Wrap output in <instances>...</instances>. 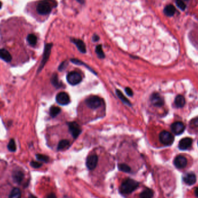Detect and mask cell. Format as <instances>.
<instances>
[{
    "mask_svg": "<svg viewBox=\"0 0 198 198\" xmlns=\"http://www.w3.org/2000/svg\"><path fill=\"white\" fill-rule=\"evenodd\" d=\"M153 195V190L150 189H146L143 191L140 195V198H152Z\"/></svg>",
    "mask_w": 198,
    "mask_h": 198,
    "instance_id": "cell-21",
    "label": "cell"
},
{
    "mask_svg": "<svg viewBox=\"0 0 198 198\" xmlns=\"http://www.w3.org/2000/svg\"><path fill=\"white\" fill-rule=\"evenodd\" d=\"M70 145V142L67 140H62L60 142H59L58 146H57V149L58 150H61L64 148L68 147Z\"/></svg>",
    "mask_w": 198,
    "mask_h": 198,
    "instance_id": "cell-24",
    "label": "cell"
},
{
    "mask_svg": "<svg viewBox=\"0 0 198 198\" xmlns=\"http://www.w3.org/2000/svg\"><path fill=\"white\" fill-rule=\"evenodd\" d=\"M76 1L81 4H83L85 3V0H76Z\"/></svg>",
    "mask_w": 198,
    "mask_h": 198,
    "instance_id": "cell-40",
    "label": "cell"
},
{
    "mask_svg": "<svg viewBox=\"0 0 198 198\" xmlns=\"http://www.w3.org/2000/svg\"><path fill=\"white\" fill-rule=\"evenodd\" d=\"M125 92L126 93L127 95L129 96H132L133 95V91L130 87H126L125 88Z\"/></svg>",
    "mask_w": 198,
    "mask_h": 198,
    "instance_id": "cell-34",
    "label": "cell"
},
{
    "mask_svg": "<svg viewBox=\"0 0 198 198\" xmlns=\"http://www.w3.org/2000/svg\"><path fill=\"white\" fill-rule=\"evenodd\" d=\"M56 102L60 105H67L70 102V98L69 95L66 92H60L57 95L56 97Z\"/></svg>",
    "mask_w": 198,
    "mask_h": 198,
    "instance_id": "cell-8",
    "label": "cell"
},
{
    "mask_svg": "<svg viewBox=\"0 0 198 198\" xmlns=\"http://www.w3.org/2000/svg\"><path fill=\"white\" fill-rule=\"evenodd\" d=\"M27 40L28 42L29 43V44L32 46L35 45L37 42V37L34 34H30L27 36Z\"/></svg>",
    "mask_w": 198,
    "mask_h": 198,
    "instance_id": "cell-25",
    "label": "cell"
},
{
    "mask_svg": "<svg viewBox=\"0 0 198 198\" xmlns=\"http://www.w3.org/2000/svg\"><path fill=\"white\" fill-rule=\"evenodd\" d=\"M1 6H2V2L0 1V8H1Z\"/></svg>",
    "mask_w": 198,
    "mask_h": 198,
    "instance_id": "cell-42",
    "label": "cell"
},
{
    "mask_svg": "<svg viewBox=\"0 0 198 198\" xmlns=\"http://www.w3.org/2000/svg\"><path fill=\"white\" fill-rule=\"evenodd\" d=\"M99 39H100L99 37L97 36V35H96V34H95L93 36V38H92V40H93V41H94V42H97V41H99Z\"/></svg>",
    "mask_w": 198,
    "mask_h": 198,
    "instance_id": "cell-37",
    "label": "cell"
},
{
    "mask_svg": "<svg viewBox=\"0 0 198 198\" xmlns=\"http://www.w3.org/2000/svg\"><path fill=\"white\" fill-rule=\"evenodd\" d=\"M185 125L181 122H174L171 126L172 131L176 135H180L182 134L185 130Z\"/></svg>",
    "mask_w": 198,
    "mask_h": 198,
    "instance_id": "cell-10",
    "label": "cell"
},
{
    "mask_svg": "<svg viewBox=\"0 0 198 198\" xmlns=\"http://www.w3.org/2000/svg\"><path fill=\"white\" fill-rule=\"evenodd\" d=\"M52 10L51 3L47 1L44 0L40 2L37 6V11L41 15H46L50 14Z\"/></svg>",
    "mask_w": 198,
    "mask_h": 198,
    "instance_id": "cell-2",
    "label": "cell"
},
{
    "mask_svg": "<svg viewBox=\"0 0 198 198\" xmlns=\"http://www.w3.org/2000/svg\"><path fill=\"white\" fill-rule=\"evenodd\" d=\"M68 127L72 137L74 138H76L79 136L81 132V129L80 126L76 122H70L68 123Z\"/></svg>",
    "mask_w": 198,
    "mask_h": 198,
    "instance_id": "cell-7",
    "label": "cell"
},
{
    "mask_svg": "<svg viewBox=\"0 0 198 198\" xmlns=\"http://www.w3.org/2000/svg\"><path fill=\"white\" fill-rule=\"evenodd\" d=\"M98 163V157L96 155H91L88 157L87 159V166L89 170H93L96 167Z\"/></svg>",
    "mask_w": 198,
    "mask_h": 198,
    "instance_id": "cell-12",
    "label": "cell"
},
{
    "mask_svg": "<svg viewBox=\"0 0 198 198\" xmlns=\"http://www.w3.org/2000/svg\"><path fill=\"white\" fill-rule=\"evenodd\" d=\"M29 198H36V196H34V195H30L29 197Z\"/></svg>",
    "mask_w": 198,
    "mask_h": 198,
    "instance_id": "cell-41",
    "label": "cell"
},
{
    "mask_svg": "<svg viewBox=\"0 0 198 198\" xmlns=\"http://www.w3.org/2000/svg\"><path fill=\"white\" fill-rule=\"evenodd\" d=\"M139 185V184L136 181L127 178L122 183L120 187V192L123 194H129L136 189Z\"/></svg>",
    "mask_w": 198,
    "mask_h": 198,
    "instance_id": "cell-1",
    "label": "cell"
},
{
    "mask_svg": "<svg viewBox=\"0 0 198 198\" xmlns=\"http://www.w3.org/2000/svg\"><path fill=\"white\" fill-rule=\"evenodd\" d=\"M176 8L173 5H168L164 9V14L168 16H172L174 15Z\"/></svg>",
    "mask_w": 198,
    "mask_h": 198,
    "instance_id": "cell-18",
    "label": "cell"
},
{
    "mask_svg": "<svg viewBox=\"0 0 198 198\" xmlns=\"http://www.w3.org/2000/svg\"><path fill=\"white\" fill-rule=\"evenodd\" d=\"M192 123L195 126L198 127V118L194 119L192 121Z\"/></svg>",
    "mask_w": 198,
    "mask_h": 198,
    "instance_id": "cell-36",
    "label": "cell"
},
{
    "mask_svg": "<svg viewBox=\"0 0 198 198\" xmlns=\"http://www.w3.org/2000/svg\"><path fill=\"white\" fill-rule=\"evenodd\" d=\"M71 61H72L73 63H74V64H78V65H82V64H83V65L85 66L86 67H87V68H89L91 71H92V72H93V71L91 70V68L90 67H89V66H87V64H83V63H82V61H80V60H78L76 59H71ZM94 73H95V72H94Z\"/></svg>",
    "mask_w": 198,
    "mask_h": 198,
    "instance_id": "cell-32",
    "label": "cell"
},
{
    "mask_svg": "<svg viewBox=\"0 0 198 198\" xmlns=\"http://www.w3.org/2000/svg\"></svg>",
    "mask_w": 198,
    "mask_h": 198,
    "instance_id": "cell-43",
    "label": "cell"
},
{
    "mask_svg": "<svg viewBox=\"0 0 198 198\" xmlns=\"http://www.w3.org/2000/svg\"><path fill=\"white\" fill-rule=\"evenodd\" d=\"M67 81L71 85H76L81 82L82 76L79 72L72 71L68 74Z\"/></svg>",
    "mask_w": 198,
    "mask_h": 198,
    "instance_id": "cell-5",
    "label": "cell"
},
{
    "mask_svg": "<svg viewBox=\"0 0 198 198\" xmlns=\"http://www.w3.org/2000/svg\"><path fill=\"white\" fill-rule=\"evenodd\" d=\"M192 144V140L191 138L186 137L181 140L178 143V148L181 150H186L191 147Z\"/></svg>",
    "mask_w": 198,
    "mask_h": 198,
    "instance_id": "cell-13",
    "label": "cell"
},
{
    "mask_svg": "<svg viewBox=\"0 0 198 198\" xmlns=\"http://www.w3.org/2000/svg\"><path fill=\"white\" fill-rule=\"evenodd\" d=\"M36 157L38 161L44 162H48L49 159L48 157L44 155H42V154H37L36 155Z\"/></svg>",
    "mask_w": 198,
    "mask_h": 198,
    "instance_id": "cell-30",
    "label": "cell"
},
{
    "mask_svg": "<svg viewBox=\"0 0 198 198\" xmlns=\"http://www.w3.org/2000/svg\"><path fill=\"white\" fill-rule=\"evenodd\" d=\"M85 103L89 108L91 109H96L101 106L102 100L99 97L91 96L87 99Z\"/></svg>",
    "mask_w": 198,
    "mask_h": 198,
    "instance_id": "cell-4",
    "label": "cell"
},
{
    "mask_svg": "<svg viewBox=\"0 0 198 198\" xmlns=\"http://www.w3.org/2000/svg\"><path fill=\"white\" fill-rule=\"evenodd\" d=\"M21 193L19 188H14L11 191L9 198H21Z\"/></svg>",
    "mask_w": 198,
    "mask_h": 198,
    "instance_id": "cell-22",
    "label": "cell"
},
{
    "mask_svg": "<svg viewBox=\"0 0 198 198\" xmlns=\"http://www.w3.org/2000/svg\"><path fill=\"white\" fill-rule=\"evenodd\" d=\"M150 101L155 107H162L164 104V100L162 97L158 93H153L150 97Z\"/></svg>",
    "mask_w": 198,
    "mask_h": 198,
    "instance_id": "cell-11",
    "label": "cell"
},
{
    "mask_svg": "<svg viewBox=\"0 0 198 198\" xmlns=\"http://www.w3.org/2000/svg\"><path fill=\"white\" fill-rule=\"evenodd\" d=\"M159 140L165 146H170L174 142V138L173 135L168 131H162L159 134Z\"/></svg>",
    "mask_w": 198,
    "mask_h": 198,
    "instance_id": "cell-3",
    "label": "cell"
},
{
    "mask_svg": "<svg viewBox=\"0 0 198 198\" xmlns=\"http://www.w3.org/2000/svg\"><path fill=\"white\" fill-rule=\"evenodd\" d=\"M0 59L6 62L10 63L12 60V56L10 52L5 49H0Z\"/></svg>",
    "mask_w": 198,
    "mask_h": 198,
    "instance_id": "cell-16",
    "label": "cell"
},
{
    "mask_svg": "<svg viewBox=\"0 0 198 198\" xmlns=\"http://www.w3.org/2000/svg\"><path fill=\"white\" fill-rule=\"evenodd\" d=\"M71 41L76 46L77 48L78 49V50L80 51L82 53H85L87 52V49H86V46L85 45L84 42L83 41L81 40H78V39H72Z\"/></svg>",
    "mask_w": 198,
    "mask_h": 198,
    "instance_id": "cell-15",
    "label": "cell"
},
{
    "mask_svg": "<svg viewBox=\"0 0 198 198\" xmlns=\"http://www.w3.org/2000/svg\"><path fill=\"white\" fill-rule=\"evenodd\" d=\"M188 161L187 158L183 155H178L174 160V165L178 169H183L187 165Z\"/></svg>",
    "mask_w": 198,
    "mask_h": 198,
    "instance_id": "cell-9",
    "label": "cell"
},
{
    "mask_svg": "<svg viewBox=\"0 0 198 198\" xmlns=\"http://www.w3.org/2000/svg\"><path fill=\"white\" fill-rule=\"evenodd\" d=\"M67 65V64L66 63V61H64V62H63V63H61V65L59 66V70L60 71H62V70H64V68H66Z\"/></svg>",
    "mask_w": 198,
    "mask_h": 198,
    "instance_id": "cell-35",
    "label": "cell"
},
{
    "mask_svg": "<svg viewBox=\"0 0 198 198\" xmlns=\"http://www.w3.org/2000/svg\"><path fill=\"white\" fill-rule=\"evenodd\" d=\"M47 198H57V197H56L55 194L51 193L49 195H48V196H47Z\"/></svg>",
    "mask_w": 198,
    "mask_h": 198,
    "instance_id": "cell-38",
    "label": "cell"
},
{
    "mask_svg": "<svg viewBox=\"0 0 198 198\" xmlns=\"http://www.w3.org/2000/svg\"><path fill=\"white\" fill-rule=\"evenodd\" d=\"M174 103L176 107L178 108H182L184 106L185 103V100L184 97L181 96V95H178L176 97Z\"/></svg>",
    "mask_w": 198,
    "mask_h": 198,
    "instance_id": "cell-19",
    "label": "cell"
},
{
    "mask_svg": "<svg viewBox=\"0 0 198 198\" xmlns=\"http://www.w3.org/2000/svg\"><path fill=\"white\" fill-rule=\"evenodd\" d=\"M30 165L33 167V168H36V169H37V168H40L42 166V163L40 162H36V161H32L31 162Z\"/></svg>",
    "mask_w": 198,
    "mask_h": 198,
    "instance_id": "cell-33",
    "label": "cell"
},
{
    "mask_svg": "<svg viewBox=\"0 0 198 198\" xmlns=\"http://www.w3.org/2000/svg\"><path fill=\"white\" fill-rule=\"evenodd\" d=\"M51 82L52 83V85L54 87H56L57 88H59L60 87H61V83L59 81V79H58V76L56 74H54L51 78Z\"/></svg>",
    "mask_w": 198,
    "mask_h": 198,
    "instance_id": "cell-23",
    "label": "cell"
},
{
    "mask_svg": "<svg viewBox=\"0 0 198 198\" xmlns=\"http://www.w3.org/2000/svg\"><path fill=\"white\" fill-rule=\"evenodd\" d=\"M183 180L185 184L192 185L196 183V177L193 173H188L185 174L183 177Z\"/></svg>",
    "mask_w": 198,
    "mask_h": 198,
    "instance_id": "cell-14",
    "label": "cell"
},
{
    "mask_svg": "<svg viewBox=\"0 0 198 198\" xmlns=\"http://www.w3.org/2000/svg\"><path fill=\"white\" fill-rule=\"evenodd\" d=\"M195 194L198 198V187H196L195 189Z\"/></svg>",
    "mask_w": 198,
    "mask_h": 198,
    "instance_id": "cell-39",
    "label": "cell"
},
{
    "mask_svg": "<svg viewBox=\"0 0 198 198\" xmlns=\"http://www.w3.org/2000/svg\"><path fill=\"white\" fill-rule=\"evenodd\" d=\"M118 168L119 169V170L125 172V173H129L131 171V169L126 164L124 163H121L118 165Z\"/></svg>",
    "mask_w": 198,
    "mask_h": 198,
    "instance_id": "cell-28",
    "label": "cell"
},
{
    "mask_svg": "<svg viewBox=\"0 0 198 198\" xmlns=\"http://www.w3.org/2000/svg\"><path fill=\"white\" fill-rule=\"evenodd\" d=\"M60 111H61V109L60 108L55 107V106L52 107L50 109V112H49L50 115L52 118H55L60 112Z\"/></svg>",
    "mask_w": 198,
    "mask_h": 198,
    "instance_id": "cell-26",
    "label": "cell"
},
{
    "mask_svg": "<svg viewBox=\"0 0 198 198\" xmlns=\"http://www.w3.org/2000/svg\"><path fill=\"white\" fill-rule=\"evenodd\" d=\"M52 45H53L52 44H47L45 46L42 60L41 61V64L39 67L38 72H40L42 70V69L44 68V67L45 65L46 62L48 60L49 57L50 55H51V49H52Z\"/></svg>",
    "mask_w": 198,
    "mask_h": 198,
    "instance_id": "cell-6",
    "label": "cell"
},
{
    "mask_svg": "<svg viewBox=\"0 0 198 198\" xmlns=\"http://www.w3.org/2000/svg\"><path fill=\"white\" fill-rule=\"evenodd\" d=\"M96 53L97 55L100 58V59H104L105 57L104 53L102 49V46L101 45H99L96 46Z\"/></svg>",
    "mask_w": 198,
    "mask_h": 198,
    "instance_id": "cell-27",
    "label": "cell"
},
{
    "mask_svg": "<svg viewBox=\"0 0 198 198\" xmlns=\"http://www.w3.org/2000/svg\"><path fill=\"white\" fill-rule=\"evenodd\" d=\"M176 3L178 7L181 10H184L186 8V5L184 2L183 0H176Z\"/></svg>",
    "mask_w": 198,
    "mask_h": 198,
    "instance_id": "cell-31",
    "label": "cell"
},
{
    "mask_svg": "<svg viewBox=\"0 0 198 198\" xmlns=\"http://www.w3.org/2000/svg\"><path fill=\"white\" fill-rule=\"evenodd\" d=\"M8 149L11 152H15L16 149L15 142L14 139H11L8 145Z\"/></svg>",
    "mask_w": 198,
    "mask_h": 198,
    "instance_id": "cell-29",
    "label": "cell"
},
{
    "mask_svg": "<svg viewBox=\"0 0 198 198\" xmlns=\"http://www.w3.org/2000/svg\"><path fill=\"white\" fill-rule=\"evenodd\" d=\"M24 173L21 171L17 170L13 173L12 177L14 181L17 184H21L24 178Z\"/></svg>",
    "mask_w": 198,
    "mask_h": 198,
    "instance_id": "cell-17",
    "label": "cell"
},
{
    "mask_svg": "<svg viewBox=\"0 0 198 198\" xmlns=\"http://www.w3.org/2000/svg\"><path fill=\"white\" fill-rule=\"evenodd\" d=\"M116 93H117V95L118 96V97L121 100V101L123 103H124L126 105H128L129 106H131L130 102L127 99L126 97L125 96V95L122 93V91H120L118 89H117V91H116Z\"/></svg>",
    "mask_w": 198,
    "mask_h": 198,
    "instance_id": "cell-20",
    "label": "cell"
}]
</instances>
